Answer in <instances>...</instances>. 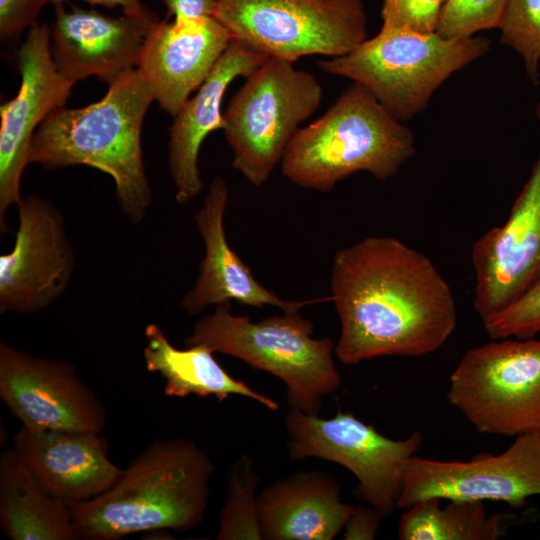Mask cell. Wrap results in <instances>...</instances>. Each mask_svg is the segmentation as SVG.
I'll return each instance as SVG.
<instances>
[{"label": "cell", "instance_id": "cell-1", "mask_svg": "<svg viewBox=\"0 0 540 540\" xmlns=\"http://www.w3.org/2000/svg\"><path fill=\"white\" fill-rule=\"evenodd\" d=\"M330 300L340 320L338 360L419 357L457 325L452 290L423 253L391 236H369L334 255Z\"/></svg>", "mask_w": 540, "mask_h": 540}, {"label": "cell", "instance_id": "cell-2", "mask_svg": "<svg viewBox=\"0 0 540 540\" xmlns=\"http://www.w3.org/2000/svg\"><path fill=\"white\" fill-rule=\"evenodd\" d=\"M214 463L186 438L152 442L97 497L70 505L82 540H119L140 532L189 531L205 519Z\"/></svg>", "mask_w": 540, "mask_h": 540}, {"label": "cell", "instance_id": "cell-3", "mask_svg": "<svg viewBox=\"0 0 540 540\" xmlns=\"http://www.w3.org/2000/svg\"><path fill=\"white\" fill-rule=\"evenodd\" d=\"M152 101L136 68L128 70L97 102L49 114L32 138L28 163L46 169L84 165L104 172L114 181L123 214L139 224L152 202L141 146L142 123Z\"/></svg>", "mask_w": 540, "mask_h": 540}, {"label": "cell", "instance_id": "cell-4", "mask_svg": "<svg viewBox=\"0 0 540 540\" xmlns=\"http://www.w3.org/2000/svg\"><path fill=\"white\" fill-rule=\"evenodd\" d=\"M414 154L412 131L353 82L321 117L296 132L280 166L293 184L326 193L357 172L387 180Z\"/></svg>", "mask_w": 540, "mask_h": 540}, {"label": "cell", "instance_id": "cell-5", "mask_svg": "<svg viewBox=\"0 0 540 540\" xmlns=\"http://www.w3.org/2000/svg\"><path fill=\"white\" fill-rule=\"evenodd\" d=\"M313 329L299 312L254 322L220 305L196 322L185 344L206 346L272 374L286 385L290 408L319 415L322 398L339 388L341 376L333 341L313 338Z\"/></svg>", "mask_w": 540, "mask_h": 540}, {"label": "cell", "instance_id": "cell-6", "mask_svg": "<svg viewBox=\"0 0 540 540\" xmlns=\"http://www.w3.org/2000/svg\"><path fill=\"white\" fill-rule=\"evenodd\" d=\"M490 41L447 39L436 33L381 27L351 52L318 61L319 68L367 88L401 122L428 105L454 72L485 54Z\"/></svg>", "mask_w": 540, "mask_h": 540}, {"label": "cell", "instance_id": "cell-7", "mask_svg": "<svg viewBox=\"0 0 540 540\" xmlns=\"http://www.w3.org/2000/svg\"><path fill=\"white\" fill-rule=\"evenodd\" d=\"M316 77L293 62L268 57L231 98L223 116L232 167L261 187L281 163L301 124L319 108Z\"/></svg>", "mask_w": 540, "mask_h": 540}, {"label": "cell", "instance_id": "cell-8", "mask_svg": "<svg viewBox=\"0 0 540 540\" xmlns=\"http://www.w3.org/2000/svg\"><path fill=\"white\" fill-rule=\"evenodd\" d=\"M213 17L231 40L293 63L343 56L367 39L362 0H217Z\"/></svg>", "mask_w": 540, "mask_h": 540}, {"label": "cell", "instance_id": "cell-9", "mask_svg": "<svg viewBox=\"0 0 540 540\" xmlns=\"http://www.w3.org/2000/svg\"><path fill=\"white\" fill-rule=\"evenodd\" d=\"M449 381L448 401L480 433L540 432V340L494 339L471 348Z\"/></svg>", "mask_w": 540, "mask_h": 540}, {"label": "cell", "instance_id": "cell-10", "mask_svg": "<svg viewBox=\"0 0 540 540\" xmlns=\"http://www.w3.org/2000/svg\"><path fill=\"white\" fill-rule=\"evenodd\" d=\"M285 427L290 459L316 457L342 465L358 481L355 497L384 516L397 508L407 464L423 440L420 432L403 440L388 438L372 425L342 412L323 419L289 408Z\"/></svg>", "mask_w": 540, "mask_h": 540}, {"label": "cell", "instance_id": "cell-11", "mask_svg": "<svg viewBox=\"0 0 540 540\" xmlns=\"http://www.w3.org/2000/svg\"><path fill=\"white\" fill-rule=\"evenodd\" d=\"M540 495V432L516 436L498 455L479 454L469 461H441L413 456L397 508L429 499L500 501L519 508Z\"/></svg>", "mask_w": 540, "mask_h": 540}, {"label": "cell", "instance_id": "cell-12", "mask_svg": "<svg viewBox=\"0 0 540 540\" xmlns=\"http://www.w3.org/2000/svg\"><path fill=\"white\" fill-rule=\"evenodd\" d=\"M9 253L0 256V312L30 314L57 301L75 269V253L61 211L36 195L22 197Z\"/></svg>", "mask_w": 540, "mask_h": 540}, {"label": "cell", "instance_id": "cell-13", "mask_svg": "<svg viewBox=\"0 0 540 540\" xmlns=\"http://www.w3.org/2000/svg\"><path fill=\"white\" fill-rule=\"evenodd\" d=\"M0 397L22 426L101 433L107 410L69 362L0 342Z\"/></svg>", "mask_w": 540, "mask_h": 540}, {"label": "cell", "instance_id": "cell-14", "mask_svg": "<svg viewBox=\"0 0 540 540\" xmlns=\"http://www.w3.org/2000/svg\"><path fill=\"white\" fill-rule=\"evenodd\" d=\"M51 30L35 23L18 51L21 77L15 97L0 106V231L6 233L7 211L17 206L21 179L32 138L46 117L64 107L75 82L60 74L54 63Z\"/></svg>", "mask_w": 540, "mask_h": 540}, {"label": "cell", "instance_id": "cell-15", "mask_svg": "<svg viewBox=\"0 0 540 540\" xmlns=\"http://www.w3.org/2000/svg\"><path fill=\"white\" fill-rule=\"evenodd\" d=\"M540 121V103L536 107ZM474 308L481 320L503 310L540 282V153L506 222L471 248Z\"/></svg>", "mask_w": 540, "mask_h": 540}, {"label": "cell", "instance_id": "cell-16", "mask_svg": "<svg viewBox=\"0 0 540 540\" xmlns=\"http://www.w3.org/2000/svg\"><path fill=\"white\" fill-rule=\"evenodd\" d=\"M231 41L213 16L157 20L140 51L136 70L154 101L172 117L206 80Z\"/></svg>", "mask_w": 540, "mask_h": 540}, {"label": "cell", "instance_id": "cell-17", "mask_svg": "<svg viewBox=\"0 0 540 540\" xmlns=\"http://www.w3.org/2000/svg\"><path fill=\"white\" fill-rule=\"evenodd\" d=\"M54 5L50 47L57 70L77 82L91 76L110 84L134 69L145 38L158 20L143 14L108 16L94 9Z\"/></svg>", "mask_w": 540, "mask_h": 540}, {"label": "cell", "instance_id": "cell-18", "mask_svg": "<svg viewBox=\"0 0 540 540\" xmlns=\"http://www.w3.org/2000/svg\"><path fill=\"white\" fill-rule=\"evenodd\" d=\"M228 198L226 181L216 176L209 186L202 207L194 216L205 253L194 285L181 300L183 309L191 315H197L211 305H230L236 301L243 305L259 308L273 306L283 313H295L307 305L329 301L330 297L304 301L285 300L255 278L251 269L227 241L224 217Z\"/></svg>", "mask_w": 540, "mask_h": 540}, {"label": "cell", "instance_id": "cell-19", "mask_svg": "<svg viewBox=\"0 0 540 540\" xmlns=\"http://www.w3.org/2000/svg\"><path fill=\"white\" fill-rule=\"evenodd\" d=\"M12 448L38 483L69 506L104 493L123 473L110 460L106 439L96 432L21 426Z\"/></svg>", "mask_w": 540, "mask_h": 540}, {"label": "cell", "instance_id": "cell-20", "mask_svg": "<svg viewBox=\"0 0 540 540\" xmlns=\"http://www.w3.org/2000/svg\"><path fill=\"white\" fill-rule=\"evenodd\" d=\"M267 58L231 40L195 95L173 117L169 129L168 163L177 203L192 200L202 190L199 151L211 132L225 127L221 105L226 89L234 79L248 77Z\"/></svg>", "mask_w": 540, "mask_h": 540}, {"label": "cell", "instance_id": "cell-21", "mask_svg": "<svg viewBox=\"0 0 540 540\" xmlns=\"http://www.w3.org/2000/svg\"><path fill=\"white\" fill-rule=\"evenodd\" d=\"M340 498V485L323 471H298L257 494L262 539L332 540L354 510Z\"/></svg>", "mask_w": 540, "mask_h": 540}, {"label": "cell", "instance_id": "cell-22", "mask_svg": "<svg viewBox=\"0 0 540 540\" xmlns=\"http://www.w3.org/2000/svg\"><path fill=\"white\" fill-rule=\"evenodd\" d=\"M144 362L150 372L164 380V394L171 397L214 396L219 402L231 395L250 398L276 411L279 404L245 382L232 377L203 345L178 349L171 344L162 328L154 323L145 328Z\"/></svg>", "mask_w": 540, "mask_h": 540}, {"label": "cell", "instance_id": "cell-23", "mask_svg": "<svg viewBox=\"0 0 540 540\" xmlns=\"http://www.w3.org/2000/svg\"><path fill=\"white\" fill-rule=\"evenodd\" d=\"M0 527L11 540H77L69 505L38 483L12 447L0 457Z\"/></svg>", "mask_w": 540, "mask_h": 540}, {"label": "cell", "instance_id": "cell-24", "mask_svg": "<svg viewBox=\"0 0 540 540\" xmlns=\"http://www.w3.org/2000/svg\"><path fill=\"white\" fill-rule=\"evenodd\" d=\"M440 498L418 501L399 521L401 540H496L505 533V516L487 515L483 501Z\"/></svg>", "mask_w": 540, "mask_h": 540}, {"label": "cell", "instance_id": "cell-25", "mask_svg": "<svg viewBox=\"0 0 540 540\" xmlns=\"http://www.w3.org/2000/svg\"><path fill=\"white\" fill-rule=\"evenodd\" d=\"M259 482L253 459L242 454L228 471L226 497L218 519V540L262 539L256 495Z\"/></svg>", "mask_w": 540, "mask_h": 540}, {"label": "cell", "instance_id": "cell-26", "mask_svg": "<svg viewBox=\"0 0 540 540\" xmlns=\"http://www.w3.org/2000/svg\"><path fill=\"white\" fill-rule=\"evenodd\" d=\"M499 28L501 43L522 56L529 78L537 84L540 61V0H509Z\"/></svg>", "mask_w": 540, "mask_h": 540}, {"label": "cell", "instance_id": "cell-27", "mask_svg": "<svg viewBox=\"0 0 540 540\" xmlns=\"http://www.w3.org/2000/svg\"><path fill=\"white\" fill-rule=\"evenodd\" d=\"M509 0H446L436 34L447 39H466L481 30L499 28Z\"/></svg>", "mask_w": 540, "mask_h": 540}, {"label": "cell", "instance_id": "cell-28", "mask_svg": "<svg viewBox=\"0 0 540 540\" xmlns=\"http://www.w3.org/2000/svg\"><path fill=\"white\" fill-rule=\"evenodd\" d=\"M492 339H529L540 334V282L503 310L482 320Z\"/></svg>", "mask_w": 540, "mask_h": 540}, {"label": "cell", "instance_id": "cell-29", "mask_svg": "<svg viewBox=\"0 0 540 540\" xmlns=\"http://www.w3.org/2000/svg\"><path fill=\"white\" fill-rule=\"evenodd\" d=\"M446 0H383L382 27L435 33Z\"/></svg>", "mask_w": 540, "mask_h": 540}, {"label": "cell", "instance_id": "cell-30", "mask_svg": "<svg viewBox=\"0 0 540 540\" xmlns=\"http://www.w3.org/2000/svg\"><path fill=\"white\" fill-rule=\"evenodd\" d=\"M49 0H0V35H17L37 23L41 9Z\"/></svg>", "mask_w": 540, "mask_h": 540}, {"label": "cell", "instance_id": "cell-31", "mask_svg": "<svg viewBox=\"0 0 540 540\" xmlns=\"http://www.w3.org/2000/svg\"><path fill=\"white\" fill-rule=\"evenodd\" d=\"M384 515L373 507L355 506L345 526L343 539L372 540Z\"/></svg>", "mask_w": 540, "mask_h": 540}, {"label": "cell", "instance_id": "cell-32", "mask_svg": "<svg viewBox=\"0 0 540 540\" xmlns=\"http://www.w3.org/2000/svg\"><path fill=\"white\" fill-rule=\"evenodd\" d=\"M169 14L175 16H214L217 0H163Z\"/></svg>", "mask_w": 540, "mask_h": 540}, {"label": "cell", "instance_id": "cell-33", "mask_svg": "<svg viewBox=\"0 0 540 540\" xmlns=\"http://www.w3.org/2000/svg\"><path fill=\"white\" fill-rule=\"evenodd\" d=\"M69 0H49L52 4L63 3ZM92 5H100L104 7H120L123 14L138 15L148 11L140 0H80Z\"/></svg>", "mask_w": 540, "mask_h": 540}]
</instances>
